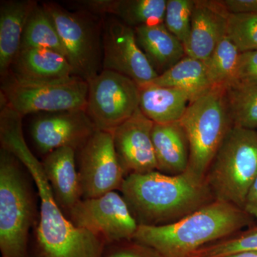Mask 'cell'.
<instances>
[{"label": "cell", "instance_id": "6da1fadb", "mask_svg": "<svg viewBox=\"0 0 257 257\" xmlns=\"http://www.w3.org/2000/svg\"><path fill=\"white\" fill-rule=\"evenodd\" d=\"M23 116L8 106L0 111L2 147L13 153L28 171L38 189L40 222L37 257H103L106 243L66 218L56 202L42 162L29 148L23 131Z\"/></svg>", "mask_w": 257, "mask_h": 257}, {"label": "cell", "instance_id": "7a4b0ae2", "mask_svg": "<svg viewBox=\"0 0 257 257\" xmlns=\"http://www.w3.org/2000/svg\"><path fill=\"white\" fill-rule=\"evenodd\" d=\"M139 226H162L183 219L215 200L206 179L189 170L132 174L119 189Z\"/></svg>", "mask_w": 257, "mask_h": 257}, {"label": "cell", "instance_id": "3957f363", "mask_svg": "<svg viewBox=\"0 0 257 257\" xmlns=\"http://www.w3.org/2000/svg\"><path fill=\"white\" fill-rule=\"evenodd\" d=\"M254 220L241 208L215 199L172 224L140 225L133 241L162 257H191L201 248L253 226Z\"/></svg>", "mask_w": 257, "mask_h": 257}, {"label": "cell", "instance_id": "277c9868", "mask_svg": "<svg viewBox=\"0 0 257 257\" xmlns=\"http://www.w3.org/2000/svg\"><path fill=\"white\" fill-rule=\"evenodd\" d=\"M20 161L8 150L0 152V251L2 257H28V236L35 203Z\"/></svg>", "mask_w": 257, "mask_h": 257}, {"label": "cell", "instance_id": "5b68a950", "mask_svg": "<svg viewBox=\"0 0 257 257\" xmlns=\"http://www.w3.org/2000/svg\"><path fill=\"white\" fill-rule=\"evenodd\" d=\"M257 177V132L233 126L211 162L206 182L215 199L243 209Z\"/></svg>", "mask_w": 257, "mask_h": 257}, {"label": "cell", "instance_id": "8992f818", "mask_svg": "<svg viewBox=\"0 0 257 257\" xmlns=\"http://www.w3.org/2000/svg\"><path fill=\"white\" fill-rule=\"evenodd\" d=\"M179 123L189 142L187 170L205 179L211 162L233 126L221 89L214 88L192 101Z\"/></svg>", "mask_w": 257, "mask_h": 257}, {"label": "cell", "instance_id": "52a82bcc", "mask_svg": "<svg viewBox=\"0 0 257 257\" xmlns=\"http://www.w3.org/2000/svg\"><path fill=\"white\" fill-rule=\"evenodd\" d=\"M1 100L22 116L35 113L86 109L88 82L79 77L50 81L2 78Z\"/></svg>", "mask_w": 257, "mask_h": 257}, {"label": "cell", "instance_id": "ba28073f", "mask_svg": "<svg viewBox=\"0 0 257 257\" xmlns=\"http://www.w3.org/2000/svg\"><path fill=\"white\" fill-rule=\"evenodd\" d=\"M42 7L60 35L74 76L89 82L102 71L103 25L87 12H70L53 3Z\"/></svg>", "mask_w": 257, "mask_h": 257}, {"label": "cell", "instance_id": "9c48e42d", "mask_svg": "<svg viewBox=\"0 0 257 257\" xmlns=\"http://www.w3.org/2000/svg\"><path fill=\"white\" fill-rule=\"evenodd\" d=\"M87 82L86 111L96 130L111 133L140 108V87L123 74L102 70Z\"/></svg>", "mask_w": 257, "mask_h": 257}, {"label": "cell", "instance_id": "30bf717a", "mask_svg": "<svg viewBox=\"0 0 257 257\" xmlns=\"http://www.w3.org/2000/svg\"><path fill=\"white\" fill-rule=\"evenodd\" d=\"M68 216L76 226L96 235L106 245L133 241L139 226L124 197L116 191L81 199Z\"/></svg>", "mask_w": 257, "mask_h": 257}, {"label": "cell", "instance_id": "8fae6325", "mask_svg": "<svg viewBox=\"0 0 257 257\" xmlns=\"http://www.w3.org/2000/svg\"><path fill=\"white\" fill-rule=\"evenodd\" d=\"M79 177L82 199L120 189L125 174L110 132L96 130L79 149Z\"/></svg>", "mask_w": 257, "mask_h": 257}, {"label": "cell", "instance_id": "7c38bea8", "mask_svg": "<svg viewBox=\"0 0 257 257\" xmlns=\"http://www.w3.org/2000/svg\"><path fill=\"white\" fill-rule=\"evenodd\" d=\"M102 70L126 76L139 87L151 84L158 77L139 47L135 30L116 18L103 23Z\"/></svg>", "mask_w": 257, "mask_h": 257}, {"label": "cell", "instance_id": "4fadbf2b", "mask_svg": "<svg viewBox=\"0 0 257 257\" xmlns=\"http://www.w3.org/2000/svg\"><path fill=\"white\" fill-rule=\"evenodd\" d=\"M96 130L86 109L45 113L31 125L34 143L40 153L46 155L62 147L77 151Z\"/></svg>", "mask_w": 257, "mask_h": 257}, {"label": "cell", "instance_id": "5bb4252c", "mask_svg": "<svg viewBox=\"0 0 257 257\" xmlns=\"http://www.w3.org/2000/svg\"><path fill=\"white\" fill-rule=\"evenodd\" d=\"M154 125L139 108L111 132L115 150L126 177L157 171L152 137Z\"/></svg>", "mask_w": 257, "mask_h": 257}, {"label": "cell", "instance_id": "9a60e30c", "mask_svg": "<svg viewBox=\"0 0 257 257\" xmlns=\"http://www.w3.org/2000/svg\"><path fill=\"white\" fill-rule=\"evenodd\" d=\"M228 15L218 1H194L186 55L206 62L226 37Z\"/></svg>", "mask_w": 257, "mask_h": 257}, {"label": "cell", "instance_id": "2e32d148", "mask_svg": "<svg viewBox=\"0 0 257 257\" xmlns=\"http://www.w3.org/2000/svg\"><path fill=\"white\" fill-rule=\"evenodd\" d=\"M75 152L71 147H62L47 154L42 162L56 202L67 214L82 199Z\"/></svg>", "mask_w": 257, "mask_h": 257}, {"label": "cell", "instance_id": "e0dca14e", "mask_svg": "<svg viewBox=\"0 0 257 257\" xmlns=\"http://www.w3.org/2000/svg\"><path fill=\"white\" fill-rule=\"evenodd\" d=\"M38 5L33 0H8L0 4V74L9 73L21 47L29 17Z\"/></svg>", "mask_w": 257, "mask_h": 257}, {"label": "cell", "instance_id": "ac0fdd59", "mask_svg": "<svg viewBox=\"0 0 257 257\" xmlns=\"http://www.w3.org/2000/svg\"><path fill=\"white\" fill-rule=\"evenodd\" d=\"M81 3L92 13L115 15L133 29L165 24L167 0H87Z\"/></svg>", "mask_w": 257, "mask_h": 257}, {"label": "cell", "instance_id": "d6986e66", "mask_svg": "<svg viewBox=\"0 0 257 257\" xmlns=\"http://www.w3.org/2000/svg\"><path fill=\"white\" fill-rule=\"evenodd\" d=\"M152 137L157 171L167 175L185 172L189 166V145L179 121L155 124Z\"/></svg>", "mask_w": 257, "mask_h": 257}, {"label": "cell", "instance_id": "ffe728a7", "mask_svg": "<svg viewBox=\"0 0 257 257\" xmlns=\"http://www.w3.org/2000/svg\"><path fill=\"white\" fill-rule=\"evenodd\" d=\"M139 47L158 75L173 67L186 56L183 44L165 24L134 29Z\"/></svg>", "mask_w": 257, "mask_h": 257}, {"label": "cell", "instance_id": "44dd1931", "mask_svg": "<svg viewBox=\"0 0 257 257\" xmlns=\"http://www.w3.org/2000/svg\"><path fill=\"white\" fill-rule=\"evenodd\" d=\"M12 74L32 81H50L73 77V69L64 56L42 48L21 49L12 64Z\"/></svg>", "mask_w": 257, "mask_h": 257}, {"label": "cell", "instance_id": "7402d4cb", "mask_svg": "<svg viewBox=\"0 0 257 257\" xmlns=\"http://www.w3.org/2000/svg\"><path fill=\"white\" fill-rule=\"evenodd\" d=\"M140 110L155 124L180 121L191 103L184 91L152 83L140 87Z\"/></svg>", "mask_w": 257, "mask_h": 257}, {"label": "cell", "instance_id": "603a6c76", "mask_svg": "<svg viewBox=\"0 0 257 257\" xmlns=\"http://www.w3.org/2000/svg\"><path fill=\"white\" fill-rule=\"evenodd\" d=\"M152 84L184 91L190 96L191 102L214 89L204 62L187 55L165 73L159 75Z\"/></svg>", "mask_w": 257, "mask_h": 257}, {"label": "cell", "instance_id": "cb8c5ba5", "mask_svg": "<svg viewBox=\"0 0 257 257\" xmlns=\"http://www.w3.org/2000/svg\"><path fill=\"white\" fill-rule=\"evenodd\" d=\"M25 48L47 49L67 58L65 49L55 25L43 7L39 5L29 17L24 30L20 50Z\"/></svg>", "mask_w": 257, "mask_h": 257}, {"label": "cell", "instance_id": "d4e9b609", "mask_svg": "<svg viewBox=\"0 0 257 257\" xmlns=\"http://www.w3.org/2000/svg\"><path fill=\"white\" fill-rule=\"evenodd\" d=\"M221 90L233 126L257 128V87L231 83Z\"/></svg>", "mask_w": 257, "mask_h": 257}, {"label": "cell", "instance_id": "484cf974", "mask_svg": "<svg viewBox=\"0 0 257 257\" xmlns=\"http://www.w3.org/2000/svg\"><path fill=\"white\" fill-rule=\"evenodd\" d=\"M241 52L227 37L221 40L205 64L212 87L224 89L234 82Z\"/></svg>", "mask_w": 257, "mask_h": 257}, {"label": "cell", "instance_id": "4316f807", "mask_svg": "<svg viewBox=\"0 0 257 257\" xmlns=\"http://www.w3.org/2000/svg\"><path fill=\"white\" fill-rule=\"evenodd\" d=\"M243 252H257L256 225L207 245L197 250L191 257H227Z\"/></svg>", "mask_w": 257, "mask_h": 257}, {"label": "cell", "instance_id": "83f0119b", "mask_svg": "<svg viewBox=\"0 0 257 257\" xmlns=\"http://www.w3.org/2000/svg\"><path fill=\"white\" fill-rule=\"evenodd\" d=\"M226 36L241 53L257 51V13L229 14Z\"/></svg>", "mask_w": 257, "mask_h": 257}, {"label": "cell", "instance_id": "f1b7e54d", "mask_svg": "<svg viewBox=\"0 0 257 257\" xmlns=\"http://www.w3.org/2000/svg\"><path fill=\"white\" fill-rule=\"evenodd\" d=\"M194 0H167L165 25L184 46L190 35Z\"/></svg>", "mask_w": 257, "mask_h": 257}, {"label": "cell", "instance_id": "f546056e", "mask_svg": "<svg viewBox=\"0 0 257 257\" xmlns=\"http://www.w3.org/2000/svg\"><path fill=\"white\" fill-rule=\"evenodd\" d=\"M232 83L257 87V51L241 53L236 77Z\"/></svg>", "mask_w": 257, "mask_h": 257}, {"label": "cell", "instance_id": "4dcf8cb0", "mask_svg": "<svg viewBox=\"0 0 257 257\" xmlns=\"http://www.w3.org/2000/svg\"><path fill=\"white\" fill-rule=\"evenodd\" d=\"M103 257H162L155 250L134 241L112 243Z\"/></svg>", "mask_w": 257, "mask_h": 257}, {"label": "cell", "instance_id": "1f68e13d", "mask_svg": "<svg viewBox=\"0 0 257 257\" xmlns=\"http://www.w3.org/2000/svg\"><path fill=\"white\" fill-rule=\"evenodd\" d=\"M228 14L257 13V0H218Z\"/></svg>", "mask_w": 257, "mask_h": 257}, {"label": "cell", "instance_id": "d6a6232c", "mask_svg": "<svg viewBox=\"0 0 257 257\" xmlns=\"http://www.w3.org/2000/svg\"><path fill=\"white\" fill-rule=\"evenodd\" d=\"M243 209L246 214L257 220V177L248 189Z\"/></svg>", "mask_w": 257, "mask_h": 257}, {"label": "cell", "instance_id": "836d02e7", "mask_svg": "<svg viewBox=\"0 0 257 257\" xmlns=\"http://www.w3.org/2000/svg\"><path fill=\"white\" fill-rule=\"evenodd\" d=\"M227 257H257V252L239 253Z\"/></svg>", "mask_w": 257, "mask_h": 257}, {"label": "cell", "instance_id": "e575fe53", "mask_svg": "<svg viewBox=\"0 0 257 257\" xmlns=\"http://www.w3.org/2000/svg\"><path fill=\"white\" fill-rule=\"evenodd\" d=\"M257 132V131H256Z\"/></svg>", "mask_w": 257, "mask_h": 257}]
</instances>
